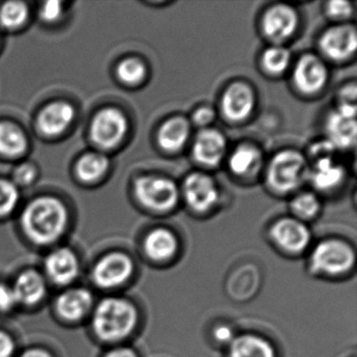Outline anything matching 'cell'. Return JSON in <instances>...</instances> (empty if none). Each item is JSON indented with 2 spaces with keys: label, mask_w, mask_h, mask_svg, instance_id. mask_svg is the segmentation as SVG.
<instances>
[{
  "label": "cell",
  "mask_w": 357,
  "mask_h": 357,
  "mask_svg": "<svg viewBox=\"0 0 357 357\" xmlns=\"http://www.w3.org/2000/svg\"><path fill=\"white\" fill-rule=\"evenodd\" d=\"M22 221L24 231L33 242L50 244L63 233L68 213L59 200L43 197L29 204Z\"/></svg>",
  "instance_id": "cell-1"
},
{
  "label": "cell",
  "mask_w": 357,
  "mask_h": 357,
  "mask_svg": "<svg viewBox=\"0 0 357 357\" xmlns=\"http://www.w3.org/2000/svg\"><path fill=\"white\" fill-rule=\"evenodd\" d=\"M137 323L135 307L128 301L108 298L98 305L93 314L96 333L102 340L112 342L126 337Z\"/></svg>",
  "instance_id": "cell-2"
},
{
  "label": "cell",
  "mask_w": 357,
  "mask_h": 357,
  "mask_svg": "<svg viewBox=\"0 0 357 357\" xmlns=\"http://www.w3.org/2000/svg\"><path fill=\"white\" fill-rule=\"evenodd\" d=\"M306 162L302 154L294 150L280 152L271 160L267 172L269 185L275 191L286 193L302 183Z\"/></svg>",
  "instance_id": "cell-3"
},
{
  "label": "cell",
  "mask_w": 357,
  "mask_h": 357,
  "mask_svg": "<svg viewBox=\"0 0 357 357\" xmlns=\"http://www.w3.org/2000/svg\"><path fill=\"white\" fill-rule=\"evenodd\" d=\"M310 262L317 273L329 275H342L350 271L354 265V250L340 240H327L314 248Z\"/></svg>",
  "instance_id": "cell-4"
},
{
  "label": "cell",
  "mask_w": 357,
  "mask_h": 357,
  "mask_svg": "<svg viewBox=\"0 0 357 357\" xmlns=\"http://www.w3.org/2000/svg\"><path fill=\"white\" fill-rule=\"evenodd\" d=\"M139 202L154 211H168L178 202L179 193L174 181L160 176H145L135 185Z\"/></svg>",
  "instance_id": "cell-5"
},
{
  "label": "cell",
  "mask_w": 357,
  "mask_h": 357,
  "mask_svg": "<svg viewBox=\"0 0 357 357\" xmlns=\"http://www.w3.org/2000/svg\"><path fill=\"white\" fill-rule=\"evenodd\" d=\"M128 129L126 118L120 110L107 108L96 116L91 125V137L97 145L112 148L118 145Z\"/></svg>",
  "instance_id": "cell-6"
},
{
  "label": "cell",
  "mask_w": 357,
  "mask_h": 357,
  "mask_svg": "<svg viewBox=\"0 0 357 357\" xmlns=\"http://www.w3.org/2000/svg\"><path fill=\"white\" fill-rule=\"evenodd\" d=\"M329 143L335 148H350L356 142V105L340 104L335 112L328 116Z\"/></svg>",
  "instance_id": "cell-7"
},
{
  "label": "cell",
  "mask_w": 357,
  "mask_h": 357,
  "mask_svg": "<svg viewBox=\"0 0 357 357\" xmlns=\"http://www.w3.org/2000/svg\"><path fill=\"white\" fill-rule=\"evenodd\" d=\"M133 263L122 252H112L96 264L93 271V281L103 288L122 285L130 278Z\"/></svg>",
  "instance_id": "cell-8"
},
{
  "label": "cell",
  "mask_w": 357,
  "mask_h": 357,
  "mask_svg": "<svg viewBox=\"0 0 357 357\" xmlns=\"http://www.w3.org/2000/svg\"><path fill=\"white\" fill-rule=\"evenodd\" d=\"M183 192L188 204L198 212L210 210L218 200L216 183L204 173L189 175L183 185Z\"/></svg>",
  "instance_id": "cell-9"
},
{
  "label": "cell",
  "mask_w": 357,
  "mask_h": 357,
  "mask_svg": "<svg viewBox=\"0 0 357 357\" xmlns=\"http://www.w3.org/2000/svg\"><path fill=\"white\" fill-rule=\"evenodd\" d=\"M271 237L285 252H301L310 242V231L296 219L285 218L273 225Z\"/></svg>",
  "instance_id": "cell-10"
},
{
  "label": "cell",
  "mask_w": 357,
  "mask_h": 357,
  "mask_svg": "<svg viewBox=\"0 0 357 357\" xmlns=\"http://www.w3.org/2000/svg\"><path fill=\"white\" fill-rule=\"evenodd\" d=\"M327 68L319 58L306 55L301 58L294 68V80L296 87L305 93H314L325 86Z\"/></svg>",
  "instance_id": "cell-11"
},
{
  "label": "cell",
  "mask_w": 357,
  "mask_h": 357,
  "mask_svg": "<svg viewBox=\"0 0 357 357\" xmlns=\"http://www.w3.org/2000/svg\"><path fill=\"white\" fill-rule=\"evenodd\" d=\"M298 28V15L292 8L278 5L271 8L263 20V30L271 40L281 43L292 36Z\"/></svg>",
  "instance_id": "cell-12"
},
{
  "label": "cell",
  "mask_w": 357,
  "mask_h": 357,
  "mask_svg": "<svg viewBox=\"0 0 357 357\" xmlns=\"http://www.w3.org/2000/svg\"><path fill=\"white\" fill-rule=\"evenodd\" d=\"M355 29L338 26L329 29L321 39V47L326 56L333 60H344L352 56L356 50Z\"/></svg>",
  "instance_id": "cell-13"
},
{
  "label": "cell",
  "mask_w": 357,
  "mask_h": 357,
  "mask_svg": "<svg viewBox=\"0 0 357 357\" xmlns=\"http://www.w3.org/2000/svg\"><path fill=\"white\" fill-rule=\"evenodd\" d=\"M254 106V91L244 83H234L223 96L222 110L229 120L241 121L248 118Z\"/></svg>",
  "instance_id": "cell-14"
},
{
  "label": "cell",
  "mask_w": 357,
  "mask_h": 357,
  "mask_svg": "<svg viewBox=\"0 0 357 357\" xmlns=\"http://www.w3.org/2000/svg\"><path fill=\"white\" fill-rule=\"evenodd\" d=\"M225 149L227 142L225 137L214 129H206L196 137L193 154L200 164L216 166L222 160Z\"/></svg>",
  "instance_id": "cell-15"
},
{
  "label": "cell",
  "mask_w": 357,
  "mask_h": 357,
  "mask_svg": "<svg viewBox=\"0 0 357 357\" xmlns=\"http://www.w3.org/2000/svg\"><path fill=\"white\" fill-rule=\"evenodd\" d=\"M45 271L55 283L66 285L72 283L79 273V261L68 248L54 250L45 260Z\"/></svg>",
  "instance_id": "cell-16"
},
{
  "label": "cell",
  "mask_w": 357,
  "mask_h": 357,
  "mask_svg": "<svg viewBox=\"0 0 357 357\" xmlns=\"http://www.w3.org/2000/svg\"><path fill=\"white\" fill-rule=\"evenodd\" d=\"M74 108L68 103L57 102L41 112L38 127L47 135H58L63 132L74 119Z\"/></svg>",
  "instance_id": "cell-17"
},
{
  "label": "cell",
  "mask_w": 357,
  "mask_h": 357,
  "mask_svg": "<svg viewBox=\"0 0 357 357\" xmlns=\"http://www.w3.org/2000/svg\"><path fill=\"white\" fill-rule=\"evenodd\" d=\"M93 304V296L89 290L76 288L63 292L58 298L56 307L58 313L64 319L77 321L84 317Z\"/></svg>",
  "instance_id": "cell-18"
},
{
  "label": "cell",
  "mask_w": 357,
  "mask_h": 357,
  "mask_svg": "<svg viewBox=\"0 0 357 357\" xmlns=\"http://www.w3.org/2000/svg\"><path fill=\"white\" fill-rule=\"evenodd\" d=\"M13 291L16 301L24 305H34L45 296L47 285L43 275L34 271L22 273L16 280Z\"/></svg>",
  "instance_id": "cell-19"
},
{
  "label": "cell",
  "mask_w": 357,
  "mask_h": 357,
  "mask_svg": "<svg viewBox=\"0 0 357 357\" xmlns=\"http://www.w3.org/2000/svg\"><path fill=\"white\" fill-rule=\"evenodd\" d=\"M344 176V168L336 164L331 156L317 158L310 171L313 185L321 191H328L337 187Z\"/></svg>",
  "instance_id": "cell-20"
},
{
  "label": "cell",
  "mask_w": 357,
  "mask_h": 357,
  "mask_svg": "<svg viewBox=\"0 0 357 357\" xmlns=\"http://www.w3.org/2000/svg\"><path fill=\"white\" fill-rule=\"evenodd\" d=\"M176 237L166 229L152 231L145 240V250L148 256L155 261H166L172 258L177 250Z\"/></svg>",
  "instance_id": "cell-21"
},
{
  "label": "cell",
  "mask_w": 357,
  "mask_h": 357,
  "mask_svg": "<svg viewBox=\"0 0 357 357\" xmlns=\"http://www.w3.org/2000/svg\"><path fill=\"white\" fill-rule=\"evenodd\" d=\"M190 135V126L183 118H172L167 121L158 132V143L162 149L175 152L187 143Z\"/></svg>",
  "instance_id": "cell-22"
},
{
  "label": "cell",
  "mask_w": 357,
  "mask_h": 357,
  "mask_svg": "<svg viewBox=\"0 0 357 357\" xmlns=\"http://www.w3.org/2000/svg\"><path fill=\"white\" fill-rule=\"evenodd\" d=\"M231 357H275L271 342L260 336L245 334L231 340Z\"/></svg>",
  "instance_id": "cell-23"
},
{
  "label": "cell",
  "mask_w": 357,
  "mask_h": 357,
  "mask_svg": "<svg viewBox=\"0 0 357 357\" xmlns=\"http://www.w3.org/2000/svg\"><path fill=\"white\" fill-rule=\"evenodd\" d=\"M260 162L258 149L250 145H241L233 152L229 160V169L234 174L245 176L256 170Z\"/></svg>",
  "instance_id": "cell-24"
},
{
  "label": "cell",
  "mask_w": 357,
  "mask_h": 357,
  "mask_svg": "<svg viewBox=\"0 0 357 357\" xmlns=\"http://www.w3.org/2000/svg\"><path fill=\"white\" fill-rule=\"evenodd\" d=\"M26 148V137L16 125L0 123V153L8 156L20 155Z\"/></svg>",
  "instance_id": "cell-25"
},
{
  "label": "cell",
  "mask_w": 357,
  "mask_h": 357,
  "mask_svg": "<svg viewBox=\"0 0 357 357\" xmlns=\"http://www.w3.org/2000/svg\"><path fill=\"white\" fill-rule=\"evenodd\" d=\"M107 167L108 160L106 156L99 153H91L81 158L77 171L82 181L91 183L100 178L107 170Z\"/></svg>",
  "instance_id": "cell-26"
},
{
  "label": "cell",
  "mask_w": 357,
  "mask_h": 357,
  "mask_svg": "<svg viewBox=\"0 0 357 357\" xmlns=\"http://www.w3.org/2000/svg\"><path fill=\"white\" fill-rule=\"evenodd\" d=\"M290 62L288 50L282 47H271L263 55V64L271 74H281L287 70Z\"/></svg>",
  "instance_id": "cell-27"
},
{
  "label": "cell",
  "mask_w": 357,
  "mask_h": 357,
  "mask_svg": "<svg viewBox=\"0 0 357 357\" xmlns=\"http://www.w3.org/2000/svg\"><path fill=\"white\" fill-rule=\"evenodd\" d=\"M28 18V8L22 3H8L0 10V24L5 28L15 29Z\"/></svg>",
  "instance_id": "cell-28"
},
{
  "label": "cell",
  "mask_w": 357,
  "mask_h": 357,
  "mask_svg": "<svg viewBox=\"0 0 357 357\" xmlns=\"http://www.w3.org/2000/svg\"><path fill=\"white\" fill-rule=\"evenodd\" d=\"M118 76L126 84H139L146 77V66L139 60L129 58L121 62L118 68Z\"/></svg>",
  "instance_id": "cell-29"
},
{
  "label": "cell",
  "mask_w": 357,
  "mask_h": 357,
  "mask_svg": "<svg viewBox=\"0 0 357 357\" xmlns=\"http://www.w3.org/2000/svg\"><path fill=\"white\" fill-rule=\"evenodd\" d=\"M291 208L300 218L310 219L319 212V202L313 194L303 193L292 200Z\"/></svg>",
  "instance_id": "cell-30"
},
{
  "label": "cell",
  "mask_w": 357,
  "mask_h": 357,
  "mask_svg": "<svg viewBox=\"0 0 357 357\" xmlns=\"http://www.w3.org/2000/svg\"><path fill=\"white\" fill-rule=\"evenodd\" d=\"M20 199L17 188L11 181L0 179V216L10 214Z\"/></svg>",
  "instance_id": "cell-31"
},
{
  "label": "cell",
  "mask_w": 357,
  "mask_h": 357,
  "mask_svg": "<svg viewBox=\"0 0 357 357\" xmlns=\"http://www.w3.org/2000/svg\"><path fill=\"white\" fill-rule=\"evenodd\" d=\"M328 13L333 18H347L352 13V6L347 1H331L328 3Z\"/></svg>",
  "instance_id": "cell-32"
},
{
  "label": "cell",
  "mask_w": 357,
  "mask_h": 357,
  "mask_svg": "<svg viewBox=\"0 0 357 357\" xmlns=\"http://www.w3.org/2000/svg\"><path fill=\"white\" fill-rule=\"evenodd\" d=\"M62 13V6L59 1H49L41 9V17L45 22H56Z\"/></svg>",
  "instance_id": "cell-33"
},
{
  "label": "cell",
  "mask_w": 357,
  "mask_h": 357,
  "mask_svg": "<svg viewBox=\"0 0 357 357\" xmlns=\"http://www.w3.org/2000/svg\"><path fill=\"white\" fill-rule=\"evenodd\" d=\"M16 303L13 288L0 284V311L10 310Z\"/></svg>",
  "instance_id": "cell-34"
},
{
  "label": "cell",
  "mask_w": 357,
  "mask_h": 357,
  "mask_svg": "<svg viewBox=\"0 0 357 357\" xmlns=\"http://www.w3.org/2000/svg\"><path fill=\"white\" fill-rule=\"evenodd\" d=\"M214 116L215 112H213L212 108L202 107L196 110L193 116V121L198 126H206L213 122Z\"/></svg>",
  "instance_id": "cell-35"
},
{
  "label": "cell",
  "mask_w": 357,
  "mask_h": 357,
  "mask_svg": "<svg viewBox=\"0 0 357 357\" xmlns=\"http://www.w3.org/2000/svg\"><path fill=\"white\" fill-rule=\"evenodd\" d=\"M14 349L15 346L11 336L3 331H0V357H11Z\"/></svg>",
  "instance_id": "cell-36"
},
{
  "label": "cell",
  "mask_w": 357,
  "mask_h": 357,
  "mask_svg": "<svg viewBox=\"0 0 357 357\" xmlns=\"http://www.w3.org/2000/svg\"><path fill=\"white\" fill-rule=\"evenodd\" d=\"M35 169L30 165H22L20 168L16 170L15 178L16 181L22 185L30 183L34 179Z\"/></svg>",
  "instance_id": "cell-37"
},
{
  "label": "cell",
  "mask_w": 357,
  "mask_h": 357,
  "mask_svg": "<svg viewBox=\"0 0 357 357\" xmlns=\"http://www.w3.org/2000/svg\"><path fill=\"white\" fill-rule=\"evenodd\" d=\"M215 337L219 342H231V338H233V331L227 326H221V327L217 328L216 331H215Z\"/></svg>",
  "instance_id": "cell-38"
},
{
  "label": "cell",
  "mask_w": 357,
  "mask_h": 357,
  "mask_svg": "<svg viewBox=\"0 0 357 357\" xmlns=\"http://www.w3.org/2000/svg\"><path fill=\"white\" fill-rule=\"evenodd\" d=\"M106 357H137L135 351L129 348H118L110 351Z\"/></svg>",
  "instance_id": "cell-39"
},
{
  "label": "cell",
  "mask_w": 357,
  "mask_h": 357,
  "mask_svg": "<svg viewBox=\"0 0 357 357\" xmlns=\"http://www.w3.org/2000/svg\"><path fill=\"white\" fill-rule=\"evenodd\" d=\"M20 357H52V355L40 349H32V350L26 351Z\"/></svg>",
  "instance_id": "cell-40"
}]
</instances>
